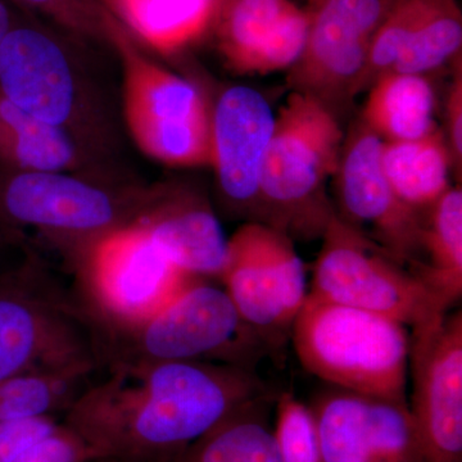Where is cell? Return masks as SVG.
<instances>
[{"instance_id":"1","label":"cell","mask_w":462,"mask_h":462,"mask_svg":"<svg viewBox=\"0 0 462 462\" xmlns=\"http://www.w3.org/2000/svg\"><path fill=\"white\" fill-rule=\"evenodd\" d=\"M273 392L214 363L108 364L65 412L96 462H173L245 403Z\"/></svg>"},{"instance_id":"2","label":"cell","mask_w":462,"mask_h":462,"mask_svg":"<svg viewBox=\"0 0 462 462\" xmlns=\"http://www.w3.org/2000/svg\"><path fill=\"white\" fill-rule=\"evenodd\" d=\"M105 337L74 287L33 254L0 276V382L30 374L94 375Z\"/></svg>"},{"instance_id":"3","label":"cell","mask_w":462,"mask_h":462,"mask_svg":"<svg viewBox=\"0 0 462 462\" xmlns=\"http://www.w3.org/2000/svg\"><path fill=\"white\" fill-rule=\"evenodd\" d=\"M343 141L338 116L314 97L291 91L275 115L256 223L293 240L321 239L334 215L327 185L338 169Z\"/></svg>"},{"instance_id":"4","label":"cell","mask_w":462,"mask_h":462,"mask_svg":"<svg viewBox=\"0 0 462 462\" xmlns=\"http://www.w3.org/2000/svg\"><path fill=\"white\" fill-rule=\"evenodd\" d=\"M291 337L312 375L333 387L409 404L411 334L402 322L309 293Z\"/></svg>"},{"instance_id":"5","label":"cell","mask_w":462,"mask_h":462,"mask_svg":"<svg viewBox=\"0 0 462 462\" xmlns=\"http://www.w3.org/2000/svg\"><path fill=\"white\" fill-rule=\"evenodd\" d=\"M272 352L243 320L220 282L193 275L156 315L106 339L105 366L214 363L256 372Z\"/></svg>"},{"instance_id":"6","label":"cell","mask_w":462,"mask_h":462,"mask_svg":"<svg viewBox=\"0 0 462 462\" xmlns=\"http://www.w3.org/2000/svg\"><path fill=\"white\" fill-rule=\"evenodd\" d=\"M152 190L97 184L66 171L0 169V218L32 229L71 267L103 236L136 223Z\"/></svg>"},{"instance_id":"7","label":"cell","mask_w":462,"mask_h":462,"mask_svg":"<svg viewBox=\"0 0 462 462\" xmlns=\"http://www.w3.org/2000/svg\"><path fill=\"white\" fill-rule=\"evenodd\" d=\"M125 123L143 153L171 167L211 166L212 109L196 85L148 60L117 23Z\"/></svg>"},{"instance_id":"8","label":"cell","mask_w":462,"mask_h":462,"mask_svg":"<svg viewBox=\"0 0 462 462\" xmlns=\"http://www.w3.org/2000/svg\"><path fill=\"white\" fill-rule=\"evenodd\" d=\"M74 289L106 339L139 327L191 278L173 264L142 227L103 236L72 266Z\"/></svg>"},{"instance_id":"9","label":"cell","mask_w":462,"mask_h":462,"mask_svg":"<svg viewBox=\"0 0 462 462\" xmlns=\"http://www.w3.org/2000/svg\"><path fill=\"white\" fill-rule=\"evenodd\" d=\"M310 293L366 310L412 330L430 327L449 307L406 266L334 212L321 236Z\"/></svg>"},{"instance_id":"10","label":"cell","mask_w":462,"mask_h":462,"mask_svg":"<svg viewBox=\"0 0 462 462\" xmlns=\"http://www.w3.org/2000/svg\"><path fill=\"white\" fill-rule=\"evenodd\" d=\"M218 282L243 320L281 348L307 297L305 263L287 234L249 221L227 239Z\"/></svg>"},{"instance_id":"11","label":"cell","mask_w":462,"mask_h":462,"mask_svg":"<svg viewBox=\"0 0 462 462\" xmlns=\"http://www.w3.org/2000/svg\"><path fill=\"white\" fill-rule=\"evenodd\" d=\"M394 0H309L305 50L288 69L291 91L320 100L338 117L358 94L374 35Z\"/></svg>"},{"instance_id":"12","label":"cell","mask_w":462,"mask_h":462,"mask_svg":"<svg viewBox=\"0 0 462 462\" xmlns=\"http://www.w3.org/2000/svg\"><path fill=\"white\" fill-rule=\"evenodd\" d=\"M0 91L78 144L90 126L89 94L65 42L16 16L0 48Z\"/></svg>"},{"instance_id":"13","label":"cell","mask_w":462,"mask_h":462,"mask_svg":"<svg viewBox=\"0 0 462 462\" xmlns=\"http://www.w3.org/2000/svg\"><path fill=\"white\" fill-rule=\"evenodd\" d=\"M383 141L354 121L345 133L334 175V212L413 273L421 256L424 212L398 199L382 166Z\"/></svg>"},{"instance_id":"14","label":"cell","mask_w":462,"mask_h":462,"mask_svg":"<svg viewBox=\"0 0 462 462\" xmlns=\"http://www.w3.org/2000/svg\"><path fill=\"white\" fill-rule=\"evenodd\" d=\"M410 412L424 462H462V312L412 330Z\"/></svg>"},{"instance_id":"15","label":"cell","mask_w":462,"mask_h":462,"mask_svg":"<svg viewBox=\"0 0 462 462\" xmlns=\"http://www.w3.org/2000/svg\"><path fill=\"white\" fill-rule=\"evenodd\" d=\"M309 406L321 462H424L409 404L331 385Z\"/></svg>"},{"instance_id":"16","label":"cell","mask_w":462,"mask_h":462,"mask_svg":"<svg viewBox=\"0 0 462 462\" xmlns=\"http://www.w3.org/2000/svg\"><path fill=\"white\" fill-rule=\"evenodd\" d=\"M275 114L254 88L231 87L212 108V161L224 208L257 221L258 191Z\"/></svg>"},{"instance_id":"17","label":"cell","mask_w":462,"mask_h":462,"mask_svg":"<svg viewBox=\"0 0 462 462\" xmlns=\"http://www.w3.org/2000/svg\"><path fill=\"white\" fill-rule=\"evenodd\" d=\"M134 225L182 272L218 281L227 238L214 208L197 191L181 187L152 189Z\"/></svg>"},{"instance_id":"18","label":"cell","mask_w":462,"mask_h":462,"mask_svg":"<svg viewBox=\"0 0 462 462\" xmlns=\"http://www.w3.org/2000/svg\"><path fill=\"white\" fill-rule=\"evenodd\" d=\"M225 0H106L105 5L132 38L162 54L199 41L216 21Z\"/></svg>"},{"instance_id":"19","label":"cell","mask_w":462,"mask_h":462,"mask_svg":"<svg viewBox=\"0 0 462 462\" xmlns=\"http://www.w3.org/2000/svg\"><path fill=\"white\" fill-rule=\"evenodd\" d=\"M427 76L385 72L369 87L360 120L383 142L422 138L437 129Z\"/></svg>"},{"instance_id":"20","label":"cell","mask_w":462,"mask_h":462,"mask_svg":"<svg viewBox=\"0 0 462 462\" xmlns=\"http://www.w3.org/2000/svg\"><path fill=\"white\" fill-rule=\"evenodd\" d=\"M382 166L398 199L419 212L427 211L451 188L454 163L438 127L413 141L383 142Z\"/></svg>"},{"instance_id":"21","label":"cell","mask_w":462,"mask_h":462,"mask_svg":"<svg viewBox=\"0 0 462 462\" xmlns=\"http://www.w3.org/2000/svg\"><path fill=\"white\" fill-rule=\"evenodd\" d=\"M80 153L71 136L18 108L0 91V169L71 171L80 166Z\"/></svg>"},{"instance_id":"22","label":"cell","mask_w":462,"mask_h":462,"mask_svg":"<svg viewBox=\"0 0 462 462\" xmlns=\"http://www.w3.org/2000/svg\"><path fill=\"white\" fill-rule=\"evenodd\" d=\"M276 397L270 392L239 407L173 462H281L272 422Z\"/></svg>"},{"instance_id":"23","label":"cell","mask_w":462,"mask_h":462,"mask_svg":"<svg viewBox=\"0 0 462 462\" xmlns=\"http://www.w3.org/2000/svg\"><path fill=\"white\" fill-rule=\"evenodd\" d=\"M413 273L447 306L462 294V191L448 190L424 212L421 256Z\"/></svg>"},{"instance_id":"24","label":"cell","mask_w":462,"mask_h":462,"mask_svg":"<svg viewBox=\"0 0 462 462\" xmlns=\"http://www.w3.org/2000/svg\"><path fill=\"white\" fill-rule=\"evenodd\" d=\"M294 3L291 0H225L218 14V51L231 71L245 66Z\"/></svg>"},{"instance_id":"25","label":"cell","mask_w":462,"mask_h":462,"mask_svg":"<svg viewBox=\"0 0 462 462\" xmlns=\"http://www.w3.org/2000/svg\"><path fill=\"white\" fill-rule=\"evenodd\" d=\"M94 375L30 374L0 382V421L66 412Z\"/></svg>"},{"instance_id":"26","label":"cell","mask_w":462,"mask_h":462,"mask_svg":"<svg viewBox=\"0 0 462 462\" xmlns=\"http://www.w3.org/2000/svg\"><path fill=\"white\" fill-rule=\"evenodd\" d=\"M461 47L460 5L457 0H440L389 71L427 76L461 56Z\"/></svg>"},{"instance_id":"27","label":"cell","mask_w":462,"mask_h":462,"mask_svg":"<svg viewBox=\"0 0 462 462\" xmlns=\"http://www.w3.org/2000/svg\"><path fill=\"white\" fill-rule=\"evenodd\" d=\"M440 0H394L374 35L361 90L393 67Z\"/></svg>"},{"instance_id":"28","label":"cell","mask_w":462,"mask_h":462,"mask_svg":"<svg viewBox=\"0 0 462 462\" xmlns=\"http://www.w3.org/2000/svg\"><path fill=\"white\" fill-rule=\"evenodd\" d=\"M273 436L281 462H321L314 415L294 394L276 397Z\"/></svg>"},{"instance_id":"29","label":"cell","mask_w":462,"mask_h":462,"mask_svg":"<svg viewBox=\"0 0 462 462\" xmlns=\"http://www.w3.org/2000/svg\"><path fill=\"white\" fill-rule=\"evenodd\" d=\"M309 20L305 8H289L272 35L258 48L243 75H267L289 69L305 50Z\"/></svg>"},{"instance_id":"30","label":"cell","mask_w":462,"mask_h":462,"mask_svg":"<svg viewBox=\"0 0 462 462\" xmlns=\"http://www.w3.org/2000/svg\"><path fill=\"white\" fill-rule=\"evenodd\" d=\"M42 12L66 30L91 41L111 42L117 20L99 0H14Z\"/></svg>"},{"instance_id":"31","label":"cell","mask_w":462,"mask_h":462,"mask_svg":"<svg viewBox=\"0 0 462 462\" xmlns=\"http://www.w3.org/2000/svg\"><path fill=\"white\" fill-rule=\"evenodd\" d=\"M60 427L54 416L0 421V462H12Z\"/></svg>"},{"instance_id":"32","label":"cell","mask_w":462,"mask_h":462,"mask_svg":"<svg viewBox=\"0 0 462 462\" xmlns=\"http://www.w3.org/2000/svg\"><path fill=\"white\" fill-rule=\"evenodd\" d=\"M12 462H96L83 439L60 424L56 431L30 447Z\"/></svg>"},{"instance_id":"33","label":"cell","mask_w":462,"mask_h":462,"mask_svg":"<svg viewBox=\"0 0 462 462\" xmlns=\"http://www.w3.org/2000/svg\"><path fill=\"white\" fill-rule=\"evenodd\" d=\"M445 138L451 153L454 169L461 180L462 167V69H456L446 100Z\"/></svg>"},{"instance_id":"34","label":"cell","mask_w":462,"mask_h":462,"mask_svg":"<svg viewBox=\"0 0 462 462\" xmlns=\"http://www.w3.org/2000/svg\"><path fill=\"white\" fill-rule=\"evenodd\" d=\"M32 254L25 234L9 226L0 218V276L20 266Z\"/></svg>"},{"instance_id":"35","label":"cell","mask_w":462,"mask_h":462,"mask_svg":"<svg viewBox=\"0 0 462 462\" xmlns=\"http://www.w3.org/2000/svg\"><path fill=\"white\" fill-rule=\"evenodd\" d=\"M14 14L8 7L5 0H0V48H2L3 42L14 23Z\"/></svg>"},{"instance_id":"36","label":"cell","mask_w":462,"mask_h":462,"mask_svg":"<svg viewBox=\"0 0 462 462\" xmlns=\"http://www.w3.org/2000/svg\"><path fill=\"white\" fill-rule=\"evenodd\" d=\"M99 2L103 3V5H105L106 0H99ZM106 8H107V7H106Z\"/></svg>"}]
</instances>
